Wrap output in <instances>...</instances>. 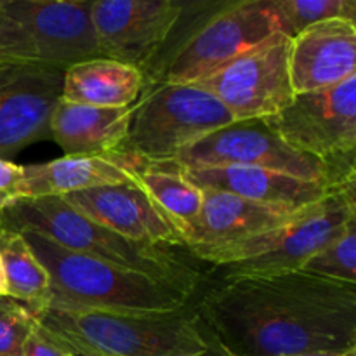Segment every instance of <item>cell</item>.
<instances>
[{"label":"cell","mask_w":356,"mask_h":356,"mask_svg":"<svg viewBox=\"0 0 356 356\" xmlns=\"http://www.w3.org/2000/svg\"><path fill=\"white\" fill-rule=\"evenodd\" d=\"M195 313L229 356L356 350V285L302 270L226 278Z\"/></svg>","instance_id":"obj_1"},{"label":"cell","mask_w":356,"mask_h":356,"mask_svg":"<svg viewBox=\"0 0 356 356\" xmlns=\"http://www.w3.org/2000/svg\"><path fill=\"white\" fill-rule=\"evenodd\" d=\"M278 31L271 0L186 2L148 72L143 92L159 83H195Z\"/></svg>","instance_id":"obj_2"},{"label":"cell","mask_w":356,"mask_h":356,"mask_svg":"<svg viewBox=\"0 0 356 356\" xmlns=\"http://www.w3.org/2000/svg\"><path fill=\"white\" fill-rule=\"evenodd\" d=\"M19 235L49 275V292L42 308L172 313L190 306L193 292L181 285L72 252L35 233Z\"/></svg>","instance_id":"obj_3"},{"label":"cell","mask_w":356,"mask_h":356,"mask_svg":"<svg viewBox=\"0 0 356 356\" xmlns=\"http://www.w3.org/2000/svg\"><path fill=\"white\" fill-rule=\"evenodd\" d=\"M0 228L16 233H35L66 250L181 285L190 292L198 284L197 271L170 250V247L124 238L80 214L59 197L16 202L0 211Z\"/></svg>","instance_id":"obj_4"},{"label":"cell","mask_w":356,"mask_h":356,"mask_svg":"<svg viewBox=\"0 0 356 356\" xmlns=\"http://www.w3.org/2000/svg\"><path fill=\"white\" fill-rule=\"evenodd\" d=\"M45 332L101 356H186L207 346L190 306L172 313L28 308Z\"/></svg>","instance_id":"obj_5"},{"label":"cell","mask_w":356,"mask_h":356,"mask_svg":"<svg viewBox=\"0 0 356 356\" xmlns=\"http://www.w3.org/2000/svg\"><path fill=\"white\" fill-rule=\"evenodd\" d=\"M355 221L356 188L351 183L334 191L325 200L306 207L298 218L280 228L232 245L190 254L214 264L216 271L222 273L221 280L299 271Z\"/></svg>","instance_id":"obj_6"},{"label":"cell","mask_w":356,"mask_h":356,"mask_svg":"<svg viewBox=\"0 0 356 356\" xmlns=\"http://www.w3.org/2000/svg\"><path fill=\"white\" fill-rule=\"evenodd\" d=\"M92 0H0V61L66 70L103 58L90 19Z\"/></svg>","instance_id":"obj_7"},{"label":"cell","mask_w":356,"mask_h":356,"mask_svg":"<svg viewBox=\"0 0 356 356\" xmlns=\"http://www.w3.org/2000/svg\"><path fill=\"white\" fill-rule=\"evenodd\" d=\"M232 122V113L197 83H159L132 106L129 134L118 149L145 162L167 163Z\"/></svg>","instance_id":"obj_8"},{"label":"cell","mask_w":356,"mask_h":356,"mask_svg":"<svg viewBox=\"0 0 356 356\" xmlns=\"http://www.w3.org/2000/svg\"><path fill=\"white\" fill-rule=\"evenodd\" d=\"M167 163L184 169L257 167L332 186H344L356 181V169L330 165L315 156L296 152L268 127L263 118L232 122L202 138Z\"/></svg>","instance_id":"obj_9"},{"label":"cell","mask_w":356,"mask_h":356,"mask_svg":"<svg viewBox=\"0 0 356 356\" xmlns=\"http://www.w3.org/2000/svg\"><path fill=\"white\" fill-rule=\"evenodd\" d=\"M263 120L296 152L355 169L356 75L332 87L296 94L287 108Z\"/></svg>","instance_id":"obj_10"},{"label":"cell","mask_w":356,"mask_h":356,"mask_svg":"<svg viewBox=\"0 0 356 356\" xmlns=\"http://www.w3.org/2000/svg\"><path fill=\"white\" fill-rule=\"evenodd\" d=\"M291 42L284 33L271 35L195 83L212 94L235 122L273 117L296 96L289 65Z\"/></svg>","instance_id":"obj_11"},{"label":"cell","mask_w":356,"mask_h":356,"mask_svg":"<svg viewBox=\"0 0 356 356\" xmlns=\"http://www.w3.org/2000/svg\"><path fill=\"white\" fill-rule=\"evenodd\" d=\"M186 2L92 0L90 19L103 58L125 63L145 75L176 28Z\"/></svg>","instance_id":"obj_12"},{"label":"cell","mask_w":356,"mask_h":356,"mask_svg":"<svg viewBox=\"0 0 356 356\" xmlns=\"http://www.w3.org/2000/svg\"><path fill=\"white\" fill-rule=\"evenodd\" d=\"M65 70L40 63L0 61V159L51 139Z\"/></svg>","instance_id":"obj_13"},{"label":"cell","mask_w":356,"mask_h":356,"mask_svg":"<svg viewBox=\"0 0 356 356\" xmlns=\"http://www.w3.org/2000/svg\"><path fill=\"white\" fill-rule=\"evenodd\" d=\"M59 198L86 218L132 242L184 247L176 226L136 183L90 188Z\"/></svg>","instance_id":"obj_14"},{"label":"cell","mask_w":356,"mask_h":356,"mask_svg":"<svg viewBox=\"0 0 356 356\" xmlns=\"http://www.w3.org/2000/svg\"><path fill=\"white\" fill-rule=\"evenodd\" d=\"M294 94L332 87L356 75V23L341 17L312 24L291 42Z\"/></svg>","instance_id":"obj_15"},{"label":"cell","mask_w":356,"mask_h":356,"mask_svg":"<svg viewBox=\"0 0 356 356\" xmlns=\"http://www.w3.org/2000/svg\"><path fill=\"white\" fill-rule=\"evenodd\" d=\"M305 209L278 207L225 191L202 190V211L188 238L186 249L190 252L218 249L264 235L291 222Z\"/></svg>","instance_id":"obj_16"},{"label":"cell","mask_w":356,"mask_h":356,"mask_svg":"<svg viewBox=\"0 0 356 356\" xmlns=\"http://www.w3.org/2000/svg\"><path fill=\"white\" fill-rule=\"evenodd\" d=\"M174 165V163H172ZM186 181L198 190H214L236 195L259 204L278 207L302 209L325 200L334 191L344 186L299 179L275 170L257 167H205V169H184L174 165ZM356 183V181H355ZM351 184V183H350Z\"/></svg>","instance_id":"obj_17"},{"label":"cell","mask_w":356,"mask_h":356,"mask_svg":"<svg viewBox=\"0 0 356 356\" xmlns=\"http://www.w3.org/2000/svg\"><path fill=\"white\" fill-rule=\"evenodd\" d=\"M132 106L96 108L59 99L52 111L51 139L63 156H108L124 145Z\"/></svg>","instance_id":"obj_18"},{"label":"cell","mask_w":356,"mask_h":356,"mask_svg":"<svg viewBox=\"0 0 356 356\" xmlns=\"http://www.w3.org/2000/svg\"><path fill=\"white\" fill-rule=\"evenodd\" d=\"M104 159L131 174L134 183L176 226L186 247L202 211V190L184 179L172 163H149L120 149Z\"/></svg>","instance_id":"obj_19"},{"label":"cell","mask_w":356,"mask_h":356,"mask_svg":"<svg viewBox=\"0 0 356 356\" xmlns=\"http://www.w3.org/2000/svg\"><path fill=\"white\" fill-rule=\"evenodd\" d=\"M143 83V73L134 66L92 58L65 70L61 99L96 108H127L139 99Z\"/></svg>","instance_id":"obj_20"},{"label":"cell","mask_w":356,"mask_h":356,"mask_svg":"<svg viewBox=\"0 0 356 356\" xmlns=\"http://www.w3.org/2000/svg\"><path fill=\"white\" fill-rule=\"evenodd\" d=\"M28 198L65 197L111 184H132L131 174L104 156H61L24 165Z\"/></svg>","instance_id":"obj_21"},{"label":"cell","mask_w":356,"mask_h":356,"mask_svg":"<svg viewBox=\"0 0 356 356\" xmlns=\"http://www.w3.org/2000/svg\"><path fill=\"white\" fill-rule=\"evenodd\" d=\"M0 259L7 282V296L28 308L40 306L49 292V275L23 235L0 228Z\"/></svg>","instance_id":"obj_22"},{"label":"cell","mask_w":356,"mask_h":356,"mask_svg":"<svg viewBox=\"0 0 356 356\" xmlns=\"http://www.w3.org/2000/svg\"><path fill=\"white\" fill-rule=\"evenodd\" d=\"M278 31L294 38L312 24L325 19H348L356 23L355 0H271Z\"/></svg>","instance_id":"obj_23"},{"label":"cell","mask_w":356,"mask_h":356,"mask_svg":"<svg viewBox=\"0 0 356 356\" xmlns=\"http://www.w3.org/2000/svg\"><path fill=\"white\" fill-rule=\"evenodd\" d=\"M306 273L356 285V221L302 266Z\"/></svg>","instance_id":"obj_24"},{"label":"cell","mask_w":356,"mask_h":356,"mask_svg":"<svg viewBox=\"0 0 356 356\" xmlns=\"http://www.w3.org/2000/svg\"><path fill=\"white\" fill-rule=\"evenodd\" d=\"M35 327L26 305L3 296L0 298V356H23V346Z\"/></svg>","instance_id":"obj_25"},{"label":"cell","mask_w":356,"mask_h":356,"mask_svg":"<svg viewBox=\"0 0 356 356\" xmlns=\"http://www.w3.org/2000/svg\"><path fill=\"white\" fill-rule=\"evenodd\" d=\"M28 198L24 165L0 159V211Z\"/></svg>","instance_id":"obj_26"},{"label":"cell","mask_w":356,"mask_h":356,"mask_svg":"<svg viewBox=\"0 0 356 356\" xmlns=\"http://www.w3.org/2000/svg\"><path fill=\"white\" fill-rule=\"evenodd\" d=\"M23 356H66L58 343L35 322L33 330L23 346Z\"/></svg>","instance_id":"obj_27"},{"label":"cell","mask_w":356,"mask_h":356,"mask_svg":"<svg viewBox=\"0 0 356 356\" xmlns=\"http://www.w3.org/2000/svg\"><path fill=\"white\" fill-rule=\"evenodd\" d=\"M37 325H38V323H37ZM40 329H42V327H40ZM47 334H49V332H47ZM49 336H51L52 339H54L56 343H58L59 346H61V350L65 351V355H66V356H101V355L94 353V351H89V350H86V348H80V346H76V344L66 343V341L59 339V337L52 336V334H49Z\"/></svg>","instance_id":"obj_28"},{"label":"cell","mask_w":356,"mask_h":356,"mask_svg":"<svg viewBox=\"0 0 356 356\" xmlns=\"http://www.w3.org/2000/svg\"><path fill=\"white\" fill-rule=\"evenodd\" d=\"M186 356H229V355L219 346L218 341L212 339V337L207 334V346H205V350L198 351V353H193V355H186Z\"/></svg>","instance_id":"obj_29"},{"label":"cell","mask_w":356,"mask_h":356,"mask_svg":"<svg viewBox=\"0 0 356 356\" xmlns=\"http://www.w3.org/2000/svg\"><path fill=\"white\" fill-rule=\"evenodd\" d=\"M294 356H356V350L348 351V353H308V355H294Z\"/></svg>","instance_id":"obj_30"},{"label":"cell","mask_w":356,"mask_h":356,"mask_svg":"<svg viewBox=\"0 0 356 356\" xmlns=\"http://www.w3.org/2000/svg\"><path fill=\"white\" fill-rule=\"evenodd\" d=\"M0 23H2V14H0Z\"/></svg>","instance_id":"obj_31"}]
</instances>
